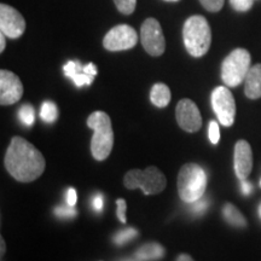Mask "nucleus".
I'll list each match as a JSON object with an SVG mask.
<instances>
[{"label": "nucleus", "mask_w": 261, "mask_h": 261, "mask_svg": "<svg viewBox=\"0 0 261 261\" xmlns=\"http://www.w3.org/2000/svg\"><path fill=\"white\" fill-rule=\"evenodd\" d=\"M250 54L246 48H236L221 64V79L227 87H236L246 80L250 67Z\"/></svg>", "instance_id": "423d86ee"}, {"label": "nucleus", "mask_w": 261, "mask_h": 261, "mask_svg": "<svg viewBox=\"0 0 261 261\" xmlns=\"http://www.w3.org/2000/svg\"><path fill=\"white\" fill-rule=\"evenodd\" d=\"M5 167L16 180H37L45 171V159L34 145L22 137H14L5 155Z\"/></svg>", "instance_id": "f257e3e1"}, {"label": "nucleus", "mask_w": 261, "mask_h": 261, "mask_svg": "<svg viewBox=\"0 0 261 261\" xmlns=\"http://www.w3.org/2000/svg\"><path fill=\"white\" fill-rule=\"evenodd\" d=\"M166 250L160 243L150 242L143 244L136 250V257L140 261H158L165 256Z\"/></svg>", "instance_id": "dca6fc26"}, {"label": "nucleus", "mask_w": 261, "mask_h": 261, "mask_svg": "<svg viewBox=\"0 0 261 261\" xmlns=\"http://www.w3.org/2000/svg\"><path fill=\"white\" fill-rule=\"evenodd\" d=\"M189 204H190L191 214L202 215L205 213V211H207L208 207H210V201H208L207 197L202 196L200 200L192 202V203H189Z\"/></svg>", "instance_id": "4be33fe9"}, {"label": "nucleus", "mask_w": 261, "mask_h": 261, "mask_svg": "<svg viewBox=\"0 0 261 261\" xmlns=\"http://www.w3.org/2000/svg\"><path fill=\"white\" fill-rule=\"evenodd\" d=\"M5 34H0V52H3L5 50V46H6V41H5Z\"/></svg>", "instance_id": "473e14b6"}, {"label": "nucleus", "mask_w": 261, "mask_h": 261, "mask_svg": "<svg viewBox=\"0 0 261 261\" xmlns=\"http://www.w3.org/2000/svg\"><path fill=\"white\" fill-rule=\"evenodd\" d=\"M5 249H6V248H5V242H4V240H3V238H2V255H3V254H4Z\"/></svg>", "instance_id": "72a5a7b5"}, {"label": "nucleus", "mask_w": 261, "mask_h": 261, "mask_svg": "<svg viewBox=\"0 0 261 261\" xmlns=\"http://www.w3.org/2000/svg\"><path fill=\"white\" fill-rule=\"evenodd\" d=\"M175 261H194V259L189 254H180Z\"/></svg>", "instance_id": "2f4dec72"}, {"label": "nucleus", "mask_w": 261, "mask_h": 261, "mask_svg": "<svg viewBox=\"0 0 261 261\" xmlns=\"http://www.w3.org/2000/svg\"><path fill=\"white\" fill-rule=\"evenodd\" d=\"M116 205H117V211H116L117 218H119V220L121 221L122 224H126V208H127L126 201L123 200V198H119V200L116 201Z\"/></svg>", "instance_id": "cd10ccee"}, {"label": "nucleus", "mask_w": 261, "mask_h": 261, "mask_svg": "<svg viewBox=\"0 0 261 261\" xmlns=\"http://www.w3.org/2000/svg\"><path fill=\"white\" fill-rule=\"evenodd\" d=\"M230 4L236 11L246 12L252 9L254 0H230Z\"/></svg>", "instance_id": "a878e982"}, {"label": "nucleus", "mask_w": 261, "mask_h": 261, "mask_svg": "<svg viewBox=\"0 0 261 261\" xmlns=\"http://www.w3.org/2000/svg\"><path fill=\"white\" fill-rule=\"evenodd\" d=\"M234 172L240 180L249 177L253 168V152L247 140H238L234 145Z\"/></svg>", "instance_id": "ddd939ff"}, {"label": "nucleus", "mask_w": 261, "mask_h": 261, "mask_svg": "<svg viewBox=\"0 0 261 261\" xmlns=\"http://www.w3.org/2000/svg\"><path fill=\"white\" fill-rule=\"evenodd\" d=\"M76 200H77V197H76V191H75V189H73V188L68 189V191H67V203L71 205V207H74V205L76 204Z\"/></svg>", "instance_id": "c756f323"}, {"label": "nucleus", "mask_w": 261, "mask_h": 261, "mask_svg": "<svg viewBox=\"0 0 261 261\" xmlns=\"http://www.w3.org/2000/svg\"><path fill=\"white\" fill-rule=\"evenodd\" d=\"M87 126L94 130L91 140V152L97 161H104L110 155L114 145L112 120L104 112H94L87 119Z\"/></svg>", "instance_id": "7ed1b4c3"}, {"label": "nucleus", "mask_w": 261, "mask_h": 261, "mask_svg": "<svg viewBox=\"0 0 261 261\" xmlns=\"http://www.w3.org/2000/svg\"><path fill=\"white\" fill-rule=\"evenodd\" d=\"M55 215L62 219H70V218L76 217V211L71 205H58L55 208Z\"/></svg>", "instance_id": "b1692460"}, {"label": "nucleus", "mask_w": 261, "mask_h": 261, "mask_svg": "<svg viewBox=\"0 0 261 261\" xmlns=\"http://www.w3.org/2000/svg\"><path fill=\"white\" fill-rule=\"evenodd\" d=\"M223 215L224 219L226 220L231 226L234 227H246L247 220L243 217V214L237 210L232 203H226L223 208Z\"/></svg>", "instance_id": "a211bd4d"}, {"label": "nucleus", "mask_w": 261, "mask_h": 261, "mask_svg": "<svg viewBox=\"0 0 261 261\" xmlns=\"http://www.w3.org/2000/svg\"><path fill=\"white\" fill-rule=\"evenodd\" d=\"M23 94V85L19 77L10 70H0V103L11 106L17 103Z\"/></svg>", "instance_id": "9b49d317"}, {"label": "nucleus", "mask_w": 261, "mask_h": 261, "mask_svg": "<svg viewBox=\"0 0 261 261\" xmlns=\"http://www.w3.org/2000/svg\"><path fill=\"white\" fill-rule=\"evenodd\" d=\"M241 189H242L243 195L249 196L253 190V187L249 181H247V179H244V180H241Z\"/></svg>", "instance_id": "7c9ffc66"}, {"label": "nucleus", "mask_w": 261, "mask_h": 261, "mask_svg": "<svg viewBox=\"0 0 261 261\" xmlns=\"http://www.w3.org/2000/svg\"><path fill=\"white\" fill-rule=\"evenodd\" d=\"M208 178L204 169L196 163H187L180 168L178 174L179 197L187 203L200 200L204 196Z\"/></svg>", "instance_id": "20e7f679"}, {"label": "nucleus", "mask_w": 261, "mask_h": 261, "mask_svg": "<svg viewBox=\"0 0 261 261\" xmlns=\"http://www.w3.org/2000/svg\"><path fill=\"white\" fill-rule=\"evenodd\" d=\"M165 2H179V0H165Z\"/></svg>", "instance_id": "e433bc0d"}, {"label": "nucleus", "mask_w": 261, "mask_h": 261, "mask_svg": "<svg viewBox=\"0 0 261 261\" xmlns=\"http://www.w3.org/2000/svg\"><path fill=\"white\" fill-rule=\"evenodd\" d=\"M138 42L136 29L128 24H119L110 29L103 39V46L108 51H125L133 48Z\"/></svg>", "instance_id": "1a4fd4ad"}, {"label": "nucleus", "mask_w": 261, "mask_h": 261, "mask_svg": "<svg viewBox=\"0 0 261 261\" xmlns=\"http://www.w3.org/2000/svg\"><path fill=\"white\" fill-rule=\"evenodd\" d=\"M140 41L150 56L159 57L166 50V40L162 27L156 18H146L140 28Z\"/></svg>", "instance_id": "6e6552de"}, {"label": "nucleus", "mask_w": 261, "mask_h": 261, "mask_svg": "<svg viewBox=\"0 0 261 261\" xmlns=\"http://www.w3.org/2000/svg\"><path fill=\"white\" fill-rule=\"evenodd\" d=\"M137 236H138V231H137L135 227H126L114 234L113 242L115 243L116 246H125L126 243L135 240Z\"/></svg>", "instance_id": "aec40b11"}, {"label": "nucleus", "mask_w": 261, "mask_h": 261, "mask_svg": "<svg viewBox=\"0 0 261 261\" xmlns=\"http://www.w3.org/2000/svg\"><path fill=\"white\" fill-rule=\"evenodd\" d=\"M40 116L44 122L54 123L58 117V109L56 104L51 102V100H45V102L41 104Z\"/></svg>", "instance_id": "6ab92c4d"}, {"label": "nucleus", "mask_w": 261, "mask_h": 261, "mask_svg": "<svg viewBox=\"0 0 261 261\" xmlns=\"http://www.w3.org/2000/svg\"><path fill=\"white\" fill-rule=\"evenodd\" d=\"M92 208H93L94 212H97V213H100V212L103 211V208H104L103 195L97 194L96 196H94L93 200H92Z\"/></svg>", "instance_id": "c85d7f7f"}, {"label": "nucleus", "mask_w": 261, "mask_h": 261, "mask_svg": "<svg viewBox=\"0 0 261 261\" xmlns=\"http://www.w3.org/2000/svg\"><path fill=\"white\" fill-rule=\"evenodd\" d=\"M175 116H177L178 125L187 132L194 133L201 128V113L191 99L184 98V99L179 100L177 109H175Z\"/></svg>", "instance_id": "f8f14e48"}, {"label": "nucleus", "mask_w": 261, "mask_h": 261, "mask_svg": "<svg viewBox=\"0 0 261 261\" xmlns=\"http://www.w3.org/2000/svg\"><path fill=\"white\" fill-rule=\"evenodd\" d=\"M122 261H140V260H138V259H137V257H136V259H123Z\"/></svg>", "instance_id": "f704fd0d"}, {"label": "nucleus", "mask_w": 261, "mask_h": 261, "mask_svg": "<svg viewBox=\"0 0 261 261\" xmlns=\"http://www.w3.org/2000/svg\"><path fill=\"white\" fill-rule=\"evenodd\" d=\"M208 136H210V140L212 144H218L220 140V129L219 125L217 121H211L210 127H208Z\"/></svg>", "instance_id": "bb28decb"}, {"label": "nucleus", "mask_w": 261, "mask_h": 261, "mask_svg": "<svg viewBox=\"0 0 261 261\" xmlns=\"http://www.w3.org/2000/svg\"><path fill=\"white\" fill-rule=\"evenodd\" d=\"M117 10L123 15H132L137 6V0H114Z\"/></svg>", "instance_id": "5701e85b"}, {"label": "nucleus", "mask_w": 261, "mask_h": 261, "mask_svg": "<svg viewBox=\"0 0 261 261\" xmlns=\"http://www.w3.org/2000/svg\"><path fill=\"white\" fill-rule=\"evenodd\" d=\"M63 73L73 81L76 87L90 86L94 80V76L86 73L85 65L81 64L79 61H68L63 67Z\"/></svg>", "instance_id": "4468645a"}, {"label": "nucleus", "mask_w": 261, "mask_h": 261, "mask_svg": "<svg viewBox=\"0 0 261 261\" xmlns=\"http://www.w3.org/2000/svg\"><path fill=\"white\" fill-rule=\"evenodd\" d=\"M150 100L158 108L167 107L171 102V90L165 84H155L150 92Z\"/></svg>", "instance_id": "f3484780"}, {"label": "nucleus", "mask_w": 261, "mask_h": 261, "mask_svg": "<svg viewBox=\"0 0 261 261\" xmlns=\"http://www.w3.org/2000/svg\"><path fill=\"white\" fill-rule=\"evenodd\" d=\"M212 107L221 125L225 127L232 126L236 115V103L231 91L227 86H218L212 92Z\"/></svg>", "instance_id": "0eeeda50"}, {"label": "nucleus", "mask_w": 261, "mask_h": 261, "mask_svg": "<svg viewBox=\"0 0 261 261\" xmlns=\"http://www.w3.org/2000/svg\"><path fill=\"white\" fill-rule=\"evenodd\" d=\"M123 184L128 190L140 189L144 195H156L167 187V179L165 174L155 166L142 169H132L127 172L123 178Z\"/></svg>", "instance_id": "39448f33"}, {"label": "nucleus", "mask_w": 261, "mask_h": 261, "mask_svg": "<svg viewBox=\"0 0 261 261\" xmlns=\"http://www.w3.org/2000/svg\"><path fill=\"white\" fill-rule=\"evenodd\" d=\"M182 39L187 51L192 57H202L207 54L212 44V31L205 17L195 15L185 21Z\"/></svg>", "instance_id": "f03ea898"}, {"label": "nucleus", "mask_w": 261, "mask_h": 261, "mask_svg": "<svg viewBox=\"0 0 261 261\" xmlns=\"http://www.w3.org/2000/svg\"><path fill=\"white\" fill-rule=\"evenodd\" d=\"M201 5L211 12H219L223 9L225 0H200Z\"/></svg>", "instance_id": "393cba45"}, {"label": "nucleus", "mask_w": 261, "mask_h": 261, "mask_svg": "<svg viewBox=\"0 0 261 261\" xmlns=\"http://www.w3.org/2000/svg\"><path fill=\"white\" fill-rule=\"evenodd\" d=\"M260 187H261V181H260Z\"/></svg>", "instance_id": "4c0bfd02"}, {"label": "nucleus", "mask_w": 261, "mask_h": 261, "mask_svg": "<svg viewBox=\"0 0 261 261\" xmlns=\"http://www.w3.org/2000/svg\"><path fill=\"white\" fill-rule=\"evenodd\" d=\"M17 116L22 125L27 127H32L34 125L35 112H34V108H33L31 104H23V106L19 108Z\"/></svg>", "instance_id": "412c9836"}, {"label": "nucleus", "mask_w": 261, "mask_h": 261, "mask_svg": "<svg viewBox=\"0 0 261 261\" xmlns=\"http://www.w3.org/2000/svg\"><path fill=\"white\" fill-rule=\"evenodd\" d=\"M259 215H260V218H261V204H260V207H259Z\"/></svg>", "instance_id": "c9c22d12"}, {"label": "nucleus", "mask_w": 261, "mask_h": 261, "mask_svg": "<svg viewBox=\"0 0 261 261\" xmlns=\"http://www.w3.org/2000/svg\"><path fill=\"white\" fill-rule=\"evenodd\" d=\"M0 31L8 38L17 39L25 31L24 17L12 6L0 5Z\"/></svg>", "instance_id": "9d476101"}, {"label": "nucleus", "mask_w": 261, "mask_h": 261, "mask_svg": "<svg viewBox=\"0 0 261 261\" xmlns=\"http://www.w3.org/2000/svg\"><path fill=\"white\" fill-rule=\"evenodd\" d=\"M244 83V93L249 99L261 98V64H255L250 68Z\"/></svg>", "instance_id": "2eb2a0df"}]
</instances>
